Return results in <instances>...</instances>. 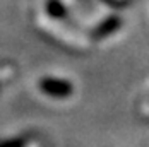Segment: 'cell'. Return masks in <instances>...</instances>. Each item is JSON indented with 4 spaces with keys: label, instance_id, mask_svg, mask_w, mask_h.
Instances as JSON below:
<instances>
[{
    "label": "cell",
    "instance_id": "cell-1",
    "mask_svg": "<svg viewBox=\"0 0 149 147\" xmlns=\"http://www.w3.org/2000/svg\"><path fill=\"white\" fill-rule=\"evenodd\" d=\"M0 147H22V142H5L0 144Z\"/></svg>",
    "mask_w": 149,
    "mask_h": 147
}]
</instances>
